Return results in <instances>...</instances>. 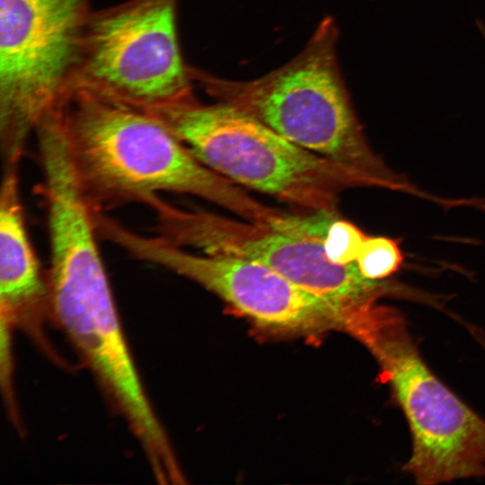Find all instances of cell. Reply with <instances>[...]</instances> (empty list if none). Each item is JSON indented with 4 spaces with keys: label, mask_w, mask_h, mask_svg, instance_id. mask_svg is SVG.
Wrapping results in <instances>:
<instances>
[{
    "label": "cell",
    "mask_w": 485,
    "mask_h": 485,
    "mask_svg": "<svg viewBox=\"0 0 485 485\" xmlns=\"http://www.w3.org/2000/svg\"><path fill=\"white\" fill-rule=\"evenodd\" d=\"M51 112L92 210L145 204L169 192L206 199L260 224L279 226L287 218L203 164L163 125L134 107L71 86Z\"/></svg>",
    "instance_id": "1"
},
{
    "label": "cell",
    "mask_w": 485,
    "mask_h": 485,
    "mask_svg": "<svg viewBox=\"0 0 485 485\" xmlns=\"http://www.w3.org/2000/svg\"><path fill=\"white\" fill-rule=\"evenodd\" d=\"M337 40V26L326 18L301 53L257 79L226 80L191 66L189 73L219 101L244 110L297 146L351 170L370 187L426 198L428 193L390 168L369 146L340 73Z\"/></svg>",
    "instance_id": "2"
},
{
    "label": "cell",
    "mask_w": 485,
    "mask_h": 485,
    "mask_svg": "<svg viewBox=\"0 0 485 485\" xmlns=\"http://www.w3.org/2000/svg\"><path fill=\"white\" fill-rule=\"evenodd\" d=\"M159 122L206 166L242 185L313 214L337 215L340 194L370 187L351 170L289 141L244 110L195 97L137 109Z\"/></svg>",
    "instance_id": "3"
},
{
    "label": "cell",
    "mask_w": 485,
    "mask_h": 485,
    "mask_svg": "<svg viewBox=\"0 0 485 485\" xmlns=\"http://www.w3.org/2000/svg\"><path fill=\"white\" fill-rule=\"evenodd\" d=\"M356 337L408 422L411 454L402 470L423 485L485 477V419L430 370L402 314L375 304Z\"/></svg>",
    "instance_id": "4"
},
{
    "label": "cell",
    "mask_w": 485,
    "mask_h": 485,
    "mask_svg": "<svg viewBox=\"0 0 485 485\" xmlns=\"http://www.w3.org/2000/svg\"><path fill=\"white\" fill-rule=\"evenodd\" d=\"M146 206L154 213L156 234L175 245L203 253L225 254L260 262L306 292L356 313L384 295L402 296L401 283L365 278L356 263L342 265L327 255L323 236L329 223L323 214L308 216L292 230L204 210H189L160 195Z\"/></svg>",
    "instance_id": "5"
},
{
    "label": "cell",
    "mask_w": 485,
    "mask_h": 485,
    "mask_svg": "<svg viewBox=\"0 0 485 485\" xmlns=\"http://www.w3.org/2000/svg\"><path fill=\"white\" fill-rule=\"evenodd\" d=\"M93 0H0V151L28 140L70 87Z\"/></svg>",
    "instance_id": "6"
},
{
    "label": "cell",
    "mask_w": 485,
    "mask_h": 485,
    "mask_svg": "<svg viewBox=\"0 0 485 485\" xmlns=\"http://www.w3.org/2000/svg\"><path fill=\"white\" fill-rule=\"evenodd\" d=\"M178 3L127 0L94 9L70 87H84L137 109L195 97L178 40Z\"/></svg>",
    "instance_id": "7"
},
{
    "label": "cell",
    "mask_w": 485,
    "mask_h": 485,
    "mask_svg": "<svg viewBox=\"0 0 485 485\" xmlns=\"http://www.w3.org/2000/svg\"><path fill=\"white\" fill-rule=\"evenodd\" d=\"M103 240L130 257L159 265L213 292L260 327L312 333L338 328L350 331L357 313L339 308L295 286L269 267L225 254H196L159 235L137 234L108 216Z\"/></svg>",
    "instance_id": "8"
},
{
    "label": "cell",
    "mask_w": 485,
    "mask_h": 485,
    "mask_svg": "<svg viewBox=\"0 0 485 485\" xmlns=\"http://www.w3.org/2000/svg\"><path fill=\"white\" fill-rule=\"evenodd\" d=\"M49 307L141 442L154 471L176 459L142 385L102 265L65 270L48 281Z\"/></svg>",
    "instance_id": "9"
},
{
    "label": "cell",
    "mask_w": 485,
    "mask_h": 485,
    "mask_svg": "<svg viewBox=\"0 0 485 485\" xmlns=\"http://www.w3.org/2000/svg\"><path fill=\"white\" fill-rule=\"evenodd\" d=\"M19 165L3 167L0 188V319L39 320L49 306L47 278L27 233Z\"/></svg>",
    "instance_id": "10"
},
{
    "label": "cell",
    "mask_w": 485,
    "mask_h": 485,
    "mask_svg": "<svg viewBox=\"0 0 485 485\" xmlns=\"http://www.w3.org/2000/svg\"><path fill=\"white\" fill-rule=\"evenodd\" d=\"M402 263L403 254L399 242L384 236H366L356 260L360 273L374 280H384L392 276Z\"/></svg>",
    "instance_id": "11"
},
{
    "label": "cell",
    "mask_w": 485,
    "mask_h": 485,
    "mask_svg": "<svg viewBox=\"0 0 485 485\" xmlns=\"http://www.w3.org/2000/svg\"><path fill=\"white\" fill-rule=\"evenodd\" d=\"M366 238V235L353 224L333 218L323 236L325 251L335 263H356Z\"/></svg>",
    "instance_id": "12"
}]
</instances>
